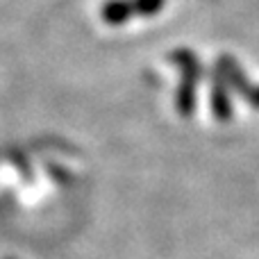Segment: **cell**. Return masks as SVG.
I'll return each mask as SVG.
<instances>
[{
	"instance_id": "cell-1",
	"label": "cell",
	"mask_w": 259,
	"mask_h": 259,
	"mask_svg": "<svg viewBox=\"0 0 259 259\" xmlns=\"http://www.w3.org/2000/svg\"><path fill=\"white\" fill-rule=\"evenodd\" d=\"M216 68H219L221 77H223L225 84H228L232 91H237V94L243 96V98L250 94L252 84L248 82L246 73L241 71V66L237 64V59L234 57H230V55H221V57L216 59Z\"/></svg>"
},
{
	"instance_id": "cell-2",
	"label": "cell",
	"mask_w": 259,
	"mask_h": 259,
	"mask_svg": "<svg viewBox=\"0 0 259 259\" xmlns=\"http://www.w3.org/2000/svg\"><path fill=\"white\" fill-rule=\"evenodd\" d=\"M211 112L221 123H228L232 118V103H230L228 96V84L221 77L219 68H214V75H211Z\"/></svg>"
},
{
	"instance_id": "cell-3",
	"label": "cell",
	"mask_w": 259,
	"mask_h": 259,
	"mask_svg": "<svg viewBox=\"0 0 259 259\" xmlns=\"http://www.w3.org/2000/svg\"><path fill=\"white\" fill-rule=\"evenodd\" d=\"M170 59L178 64V68H180V73H182L184 80L198 82L202 77V64H200V59H198L189 48H175L173 53H170Z\"/></svg>"
},
{
	"instance_id": "cell-4",
	"label": "cell",
	"mask_w": 259,
	"mask_h": 259,
	"mask_svg": "<svg viewBox=\"0 0 259 259\" xmlns=\"http://www.w3.org/2000/svg\"><path fill=\"white\" fill-rule=\"evenodd\" d=\"M103 21L109 25H121L134 16V5L132 0H109L103 5Z\"/></svg>"
},
{
	"instance_id": "cell-5",
	"label": "cell",
	"mask_w": 259,
	"mask_h": 259,
	"mask_svg": "<svg viewBox=\"0 0 259 259\" xmlns=\"http://www.w3.org/2000/svg\"><path fill=\"white\" fill-rule=\"evenodd\" d=\"M175 109H178V114L184 118H189L196 112V82L182 77L178 91H175Z\"/></svg>"
},
{
	"instance_id": "cell-6",
	"label": "cell",
	"mask_w": 259,
	"mask_h": 259,
	"mask_svg": "<svg viewBox=\"0 0 259 259\" xmlns=\"http://www.w3.org/2000/svg\"><path fill=\"white\" fill-rule=\"evenodd\" d=\"M132 5H134V14H137V16L150 18L164 9L166 0H132Z\"/></svg>"
},
{
	"instance_id": "cell-7",
	"label": "cell",
	"mask_w": 259,
	"mask_h": 259,
	"mask_svg": "<svg viewBox=\"0 0 259 259\" xmlns=\"http://www.w3.org/2000/svg\"><path fill=\"white\" fill-rule=\"evenodd\" d=\"M246 100H248V105H250L252 109H259V87H252L250 94L246 96Z\"/></svg>"
}]
</instances>
